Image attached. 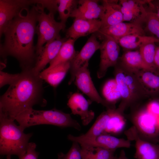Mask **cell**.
Instances as JSON below:
<instances>
[{"label":"cell","instance_id":"6da1fadb","mask_svg":"<svg viewBox=\"0 0 159 159\" xmlns=\"http://www.w3.org/2000/svg\"><path fill=\"white\" fill-rule=\"evenodd\" d=\"M14 18L6 28L4 41L0 46L1 55L5 59L8 56L16 58L22 70L33 68L37 55L34 44L39 9L37 5Z\"/></svg>","mask_w":159,"mask_h":159},{"label":"cell","instance_id":"7a4b0ae2","mask_svg":"<svg viewBox=\"0 0 159 159\" xmlns=\"http://www.w3.org/2000/svg\"><path fill=\"white\" fill-rule=\"evenodd\" d=\"M32 68L23 69L17 79L0 97V111L14 120L33 109L44 105L43 80Z\"/></svg>","mask_w":159,"mask_h":159},{"label":"cell","instance_id":"3957f363","mask_svg":"<svg viewBox=\"0 0 159 159\" xmlns=\"http://www.w3.org/2000/svg\"><path fill=\"white\" fill-rule=\"evenodd\" d=\"M14 120L0 111V153L10 159L11 155L19 159L25 153L32 133L25 134Z\"/></svg>","mask_w":159,"mask_h":159},{"label":"cell","instance_id":"277c9868","mask_svg":"<svg viewBox=\"0 0 159 159\" xmlns=\"http://www.w3.org/2000/svg\"><path fill=\"white\" fill-rule=\"evenodd\" d=\"M19 125L24 130L26 128L37 125H51L60 127H72L80 130L81 126L69 114L54 109L49 110H31L16 118Z\"/></svg>","mask_w":159,"mask_h":159},{"label":"cell","instance_id":"5b68a950","mask_svg":"<svg viewBox=\"0 0 159 159\" xmlns=\"http://www.w3.org/2000/svg\"><path fill=\"white\" fill-rule=\"evenodd\" d=\"M39 9L38 16V24L36 26V33L38 36L35 46L37 57L42 50L45 44L60 37L59 33L64 29L65 24L56 21L53 14H47L44 9L37 4Z\"/></svg>","mask_w":159,"mask_h":159},{"label":"cell","instance_id":"8992f818","mask_svg":"<svg viewBox=\"0 0 159 159\" xmlns=\"http://www.w3.org/2000/svg\"><path fill=\"white\" fill-rule=\"evenodd\" d=\"M130 120L139 136L145 140L158 143L159 137L156 117L150 113L145 107L135 111Z\"/></svg>","mask_w":159,"mask_h":159},{"label":"cell","instance_id":"52a82bcc","mask_svg":"<svg viewBox=\"0 0 159 159\" xmlns=\"http://www.w3.org/2000/svg\"><path fill=\"white\" fill-rule=\"evenodd\" d=\"M88 67V66H84L77 72L74 80L76 86L92 101L101 104L107 110L116 109L115 104L108 102L100 95L92 81Z\"/></svg>","mask_w":159,"mask_h":159},{"label":"cell","instance_id":"ba28073f","mask_svg":"<svg viewBox=\"0 0 159 159\" xmlns=\"http://www.w3.org/2000/svg\"><path fill=\"white\" fill-rule=\"evenodd\" d=\"M103 40L100 44V62L97 72L98 78L103 77L109 68L115 67L119 59L120 48L118 44L113 39L108 37L102 38Z\"/></svg>","mask_w":159,"mask_h":159},{"label":"cell","instance_id":"9c48e42d","mask_svg":"<svg viewBox=\"0 0 159 159\" xmlns=\"http://www.w3.org/2000/svg\"><path fill=\"white\" fill-rule=\"evenodd\" d=\"M36 4L35 0H0V35L1 37L9 23L24 10Z\"/></svg>","mask_w":159,"mask_h":159},{"label":"cell","instance_id":"30bf717a","mask_svg":"<svg viewBox=\"0 0 159 159\" xmlns=\"http://www.w3.org/2000/svg\"><path fill=\"white\" fill-rule=\"evenodd\" d=\"M100 46V44L97 40L96 35L93 34L80 51L77 53L70 62L69 85L74 81L76 74L79 69L84 66H88L89 59L95 52L99 49Z\"/></svg>","mask_w":159,"mask_h":159},{"label":"cell","instance_id":"8fae6325","mask_svg":"<svg viewBox=\"0 0 159 159\" xmlns=\"http://www.w3.org/2000/svg\"><path fill=\"white\" fill-rule=\"evenodd\" d=\"M125 134L127 139L135 142L134 157L136 159H159V144L140 138L132 126L126 130Z\"/></svg>","mask_w":159,"mask_h":159},{"label":"cell","instance_id":"7c38bea8","mask_svg":"<svg viewBox=\"0 0 159 159\" xmlns=\"http://www.w3.org/2000/svg\"><path fill=\"white\" fill-rule=\"evenodd\" d=\"M100 38L111 37L116 41L123 37L132 34L145 35L142 24L135 22H122L113 25L101 28L96 32Z\"/></svg>","mask_w":159,"mask_h":159},{"label":"cell","instance_id":"4fadbf2b","mask_svg":"<svg viewBox=\"0 0 159 159\" xmlns=\"http://www.w3.org/2000/svg\"><path fill=\"white\" fill-rule=\"evenodd\" d=\"M149 0H121L119 1L123 14V22L128 21L142 24L148 10L144 5Z\"/></svg>","mask_w":159,"mask_h":159},{"label":"cell","instance_id":"5bb4252c","mask_svg":"<svg viewBox=\"0 0 159 159\" xmlns=\"http://www.w3.org/2000/svg\"><path fill=\"white\" fill-rule=\"evenodd\" d=\"M115 109L107 110L102 113L85 133L77 136L69 134L67 136L68 139L79 144L94 140L104 133L109 120Z\"/></svg>","mask_w":159,"mask_h":159},{"label":"cell","instance_id":"9a60e30c","mask_svg":"<svg viewBox=\"0 0 159 159\" xmlns=\"http://www.w3.org/2000/svg\"><path fill=\"white\" fill-rule=\"evenodd\" d=\"M66 40L60 37L46 44L37 57L32 68L33 70L39 74L47 65L56 57L63 44Z\"/></svg>","mask_w":159,"mask_h":159},{"label":"cell","instance_id":"2e32d148","mask_svg":"<svg viewBox=\"0 0 159 159\" xmlns=\"http://www.w3.org/2000/svg\"><path fill=\"white\" fill-rule=\"evenodd\" d=\"M67 105L72 113L80 116L83 125H88L94 118V112L89 109V102L80 93L72 94L70 97Z\"/></svg>","mask_w":159,"mask_h":159},{"label":"cell","instance_id":"e0dca14e","mask_svg":"<svg viewBox=\"0 0 159 159\" xmlns=\"http://www.w3.org/2000/svg\"><path fill=\"white\" fill-rule=\"evenodd\" d=\"M101 27L100 20L75 18L72 25L67 30L66 35L75 40L80 37L96 32Z\"/></svg>","mask_w":159,"mask_h":159},{"label":"cell","instance_id":"ac0fdd59","mask_svg":"<svg viewBox=\"0 0 159 159\" xmlns=\"http://www.w3.org/2000/svg\"><path fill=\"white\" fill-rule=\"evenodd\" d=\"M115 79L116 81L121 95V101L116 110L123 114L124 111L129 107H133L132 96L126 82L123 69L117 62L114 67Z\"/></svg>","mask_w":159,"mask_h":159},{"label":"cell","instance_id":"d6986e66","mask_svg":"<svg viewBox=\"0 0 159 159\" xmlns=\"http://www.w3.org/2000/svg\"><path fill=\"white\" fill-rule=\"evenodd\" d=\"M78 4V6L73 11L70 17L89 20L100 18L103 12V7L98 3V1L80 0Z\"/></svg>","mask_w":159,"mask_h":159},{"label":"cell","instance_id":"ffe728a7","mask_svg":"<svg viewBox=\"0 0 159 159\" xmlns=\"http://www.w3.org/2000/svg\"><path fill=\"white\" fill-rule=\"evenodd\" d=\"M149 97L159 95V72L144 69L133 72Z\"/></svg>","mask_w":159,"mask_h":159},{"label":"cell","instance_id":"44dd1931","mask_svg":"<svg viewBox=\"0 0 159 159\" xmlns=\"http://www.w3.org/2000/svg\"><path fill=\"white\" fill-rule=\"evenodd\" d=\"M80 145H85L115 150L119 148H129L131 141L127 139L119 138L107 133H103L94 140L86 141Z\"/></svg>","mask_w":159,"mask_h":159},{"label":"cell","instance_id":"7402d4cb","mask_svg":"<svg viewBox=\"0 0 159 159\" xmlns=\"http://www.w3.org/2000/svg\"><path fill=\"white\" fill-rule=\"evenodd\" d=\"M102 2L103 12L100 19L101 28L123 22V14L120 11V6L118 3V1L103 0Z\"/></svg>","mask_w":159,"mask_h":159},{"label":"cell","instance_id":"603a6c76","mask_svg":"<svg viewBox=\"0 0 159 159\" xmlns=\"http://www.w3.org/2000/svg\"><path fill=\"white\" fill-rule=\"evenodd\" d=\"M70 62L58 64L49 69L43 70L39 74L40 78L52 86L56 87L62 81L69 70Z\"/></svg>","mask_w":159,"mask_h":159},{"label":"cell","instance_id":"cb8c5ba5","mask_svg":"<svg viewBox=\"0 0 159 159\" xmlns=\"http://www.w3.org/2000/svg\"><path fill=\"white\" fill-rule=\"evenodd\" d=\"M118 62L125 69L132 72L142 69L151 70L144 62L139 50L126 51Z\"/></svg>","mask_w":159,"mask_h":159},{"label":"cell","instance_id":"d4e9b609","mask_svg":"<svg viewBox=\"0 0 159 159\" xmlns=\"http://www.w3.org/2000/svg\"><path fill=\"white\" fill-rule=\"evenodd\" d=\"M116 41L123 49L128 51L139 49L148 43H159V39L153 36L132 34L120 38Z\"/></svg>","mask_w":159,"mask_h":159},{"label":"cell","instance_id":"484cf974","mask_svg":"<svg viewBox=\"0 0 159 159\" xmlns=\"http://www.w3.org/2000/svg\"><path fill=\"white\" fill-rule=\"evenodd\" d=\"M122 67L124 70L126 82L132 96L134 107H136L137 105L141 100L149 97L134 73L128 71Z\"/></svg>","mask_w":159,"mask_h":159},{"label":"cell","instance_id":"4316f807","mask_svg":"<svg viewBox=\"0 0 159 159\" xmlns=\"http://www.w3.org/2000/svg\"><path fill=\"white\" fill-rule=\"evenodd\" d=\"M75 40L69 38L63 44L58 54L50 63L47 69L51 68L58 64L71 62L75 57L77 52L74 47Z\"/></svg>","mask_w":159,"mask_h":159},{"label":"cell","instance_id":"83f0119b","mask_svg":"<svg viewBox=\"0 0 159 159\" xmlns=\"http://www.w3.org/2000/svg\"><path fill=\"white\" fill-rule=\"evenodd\" d=\"M82 159H112L115 151L99 147L80 145Z\"/></svg>","mask_w":159,"mask_h":159},{"label":"cell","instance_id":"f1b7e54d","mask_svg":"<svg viewBox=\"0 0 159 159\" xmlns=\"http://www.w3.org/2000/svg\"><path fill=\"white\" fill-rule=\"evenodd\" d=\"M125 123L123 114L116 109L110 118L103 133L119 134L123 130Z\"/></svg>","mask_w":159,"mask_h":159},{"label":"cell","instance_id":"f546056e","mask_svg":"<svg viewBox=\"0 0 159 159\" xmlns=\"http://www.w3.org/2000/svg\"><path fill=\"white\" fill-rule=\"evenodd\" d=\"M102 93L105 99L108 102L115 104L121 99V95L116 80L115 79L107 80L104 85Z\"/></svg>","mask_w":159,"mask_h":159},{"label":"cell","instance_id":"4dcf8cb0","mask_svg":"<svg viewBox=\"0 0 159 159\" xmlns=\"http://www.w3.org/2000/svg\"><path fill=\"white\" fill-rule=\"evenodd\" d=\"M57 11L61 22L65 24L73 11L77 7L78 1L74 0H58Z\"/></svg>","mask_w":159,"mask_h":159},{"label":"cell","instance_id":"1f68e13d","mask_svg":"<svg viewBox=\"0 0 159 159\" xmlns=\"http://www.w3.org/2000/svg\"><path fill=\"white\" fill-rule=\"evenodd\" d=\"M155 43L151 42L145 44L141 47L139 50L145 64L150 69L153 70H156L154 64Z\"/></svg>","mask_w":159,"mask_h":159},{"label":"cell","instance_id":"d6a6232c","mask_svg":"<svg viewBox=\"0 0 159 159\" xmlns=\"http://www.w3.org/2000/svg\"><path fill=\"white\" fill-rule=\"evenodd\" d=\"M143 23L145 24L146 30L159 39V18L150 9L148 11Z\"/></svg>","mask_w":159,"mask_h":159},{"label":"cell","instance_id":"836d02e7","mask_svg":"<svg viewBox=\"0 0 159 159\" xmlns=\"http://www.w3.org/2000/svg\"><path fill=\"white\" fill-rule=\"evenodd\" d=\"M72 142V146L67 153L64 154L60 153L58 154V159H82L80 145L76 142Z\"/></svg>","mask_w":159,"mask_h":159},{"label":"cell","instance_id":"e575fe53","mask_svg":"<svg viewBox=\"0 0 159 159\" xmlns=\"http://www.w3.org/2000/svg\"><path fill=\"white\" fill-rule=\"evenodd\" d=\"M20 73L11 74L0 70V87L6 85H9L13 83L18 78Z\"/></svg>","mask_w":159,"mask_h":159},{"label":"cell","instance_id":"d590c367","mask_svg":"<svg viewBox=\"0 0 159 159\" xmlns=\"http://www.w3.org/2000/svg\"><path fill=\"white\" fill-rule=\"evenodd\" d=\"M36 4L40 5L44 9L46 8L49 11V13L54 14L57 11L58 0H35Z\"/></svg>","mask_w":159,"mask_h":159},{"label":"cell","instance_id":"8d00e7d4","mask_svg":"<svg viewBox=\"0 0 159 159\" xmlns=\"http://www.w3.org/2000/svg\"><path fill=\"white\" fill-rule=\"evenodd\" d=\"M36 147L35 143H29L26 151L20 159H37L39 153L35 150Z\"/></svg>","mask_w":159,"mask_h":159},{"label":"cell","instance_id":"74e56055","mask_svg":"<svg viewBox=\"0 0 159 159\" xmlns=\"http://www.w3.org/2000/svg\"><path fill=\"white\" fill-rule=\"evenodd\" d=\"M145 108L153 116L157 117L159 115V101L156 100L151 101L148 104Z\"/></svg>","mask_w":159,"mask_h":159},{"label":"cell","instance_id":"f35d334b","mask_svg":"<svg viewBox=\"0 0 159 159\" xmlns=\"http://www.w3.org/2000/svg\"><path fill=\"white\" fill-rule=\"evenodd\" d=\"M148 5L150 9L154 12L159 18V0H150Z\"/></svg>","mask_w":159,"mask_h":159},{"label":"cell","instance_id":"ab89813d","mask_svg":"<svg viewBox=\"0 0 159 159\" xmlns=\"http://www.w3.org/2000/svg\"><path fill=\"white\" fill-rule=\"evenodd\" d=\"M154 64L156 70L159 72V45H156Z\"/></svg>","mask_w":159,"mask_h":159},{"label":"cell","instance_id":"60d3db41","mask_svg":"<svg viewBox=\"0 0 159 159\" xmlns=\"http://www.w3.org/2000/svg\"><path fill=\"white\" fill-rule=\"evenodd\" d=\"M117 159H129L126 156L125 151L123 150H122L120 153L119 156Z\"/></svg>","mask_w":159,"mask_h":159},{"label":"cell","instance_id":"b9f144b4","mask_svg":"<svg viewBox=\"0 0 159 159\" xmlns=\"http://www.w3.org/2000/svg\"><path fill=\"white\" fill-rule=\"evenodd\" d=\"M158 129L159 130V115L156 117Z\"/></svg>","mask_w":159,"mask_h":159},{"label":"cell","instance_id":"7bdbcfd3","mask_svg":"<svg viewBox=\"0 0 159 159\" xmlns=\"http://www.w3.org/2000/svg\"><path fill=\"white\" fill-rule=\"evenodd\" d=\"M112 159H117V157L116 156H114Z\"/></svg>","mask_w":159,"mask_h":159},{"label":"cell","instance_id":"ee69618b","mask_svg":"<svg viewBox=\"0 0 159 159\" xmlns=\"http://www.w3.org/2000/svg\"><path fill=\"white\" fill-rule=\"evenodd\" d=\"M158 143L159 144V137L158 138Z\"/></svg>","mask_w":159,"mask_h":159}]
</instances>
